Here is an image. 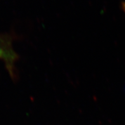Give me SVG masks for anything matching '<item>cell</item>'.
<instances>
[{
	"label": "cell",
	"mask_w": 125,
	"mask_h": 125,
	"mask_svg": "<svg viewBox=\"0 0 125 125\" xmlns=\"http://www.w3.org/2000/svg\"><path fill=\"white\" fill-rule=\"evenodd\" d=\"M18 58V55L13 48L11 36L8 34H0V59L5 62L12 78L15 77V63Z\"/></svg>",
	"instance_id": "6da1fadb"
},
{
	"label": "cell",
	"mask_w": 125,
	"mask_h": 125,
	"mask_svg": "<svg viewBox=\"0 0 125 125\" xmlns=\"http://www.w3.org/2000/svg\"><path fill=\"white\" fill-rule=\"evenodd\" d=\"M122 7H123V10L124 11H125V2L123 3Z\"/></svg>",
	"instance_id": "7a4b0ae2"
}]
</instances>
